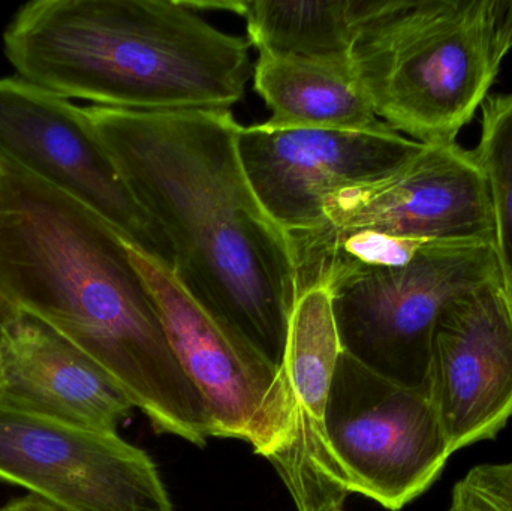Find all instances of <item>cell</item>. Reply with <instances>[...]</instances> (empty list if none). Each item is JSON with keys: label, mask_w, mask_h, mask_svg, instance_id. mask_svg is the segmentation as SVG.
I'll use <instances>...</instances> for the list:
<instances>
[{"label": "cell", "mask_w": 512, "mask_h": 511, "mask_svg": "<svg viewBox=\"0 0 512 511\" xmlns=\"http://www.w3.org/2000/svg\"><path fill=\"white\" fill-rule=\"evenodd\" d=\"M195 9H225L246 21L251 44L270 56H349L369 0L312 2H189Z\"/></svg>", "instance_id": "2e32d148"}, {"label": "cell", "mask_w": 512, "mask_h": 511, "mask_svg": "<svg viewBox=\"0 0 512 511\" xmlns=\"http://www.w3.org/2000/svg\"><path fill=\"white\" fill-rule=\"evenodd\" d=\"M84 110L170 242L176 281L280 371L295 305L291 249L249 183L231 110Z\"/></svg>", "instance_id": "6da1fadb"}, {"label": "cell", "mask_w": 512, "mask_h": 511, "mask_svg": "<svg viewBox=\"0 0 512 511\" xmlns=\"http://www.w3.org/2000/svg\"><path fill=\"white\" fill-rule=\"evenodd\" d=\"M504 5L369 0L349 51L376 116L423 144L456 141L508 53Z\"/></svg>", "instance_id": "277c9868"}, {"label": "cell", "mask_w": 512, "mask_h": 511, "mask_svg": "<svg viewBox=\"0 0 512 511\" xmlns=\"http://www.w3.org/2000/svg\"><path fill=\"white\" fill-rule=\"evenodd\" d=\"M340 511H342V510H340Z\"/></svg>", "instance_id": "44dd1931"}, {"label": "cell", "mask_w": 512, "mask_h": 511, "mask_svg": "<svg viewBox=\"0 0 512 511\" xmlns=\"http://www.w3.org/2000/svg\"><path fill=\"white\" fill-rule=\"evenodd\" d=\"M3 341H5V320L0 317V362H2Z\"/></svg>", "instance_id": "ffe728a7"}, {"label": "cell", "mask_w": 512, "mask_h": 511, "mask_svg": "<svg viewBox=\"0 0 512 511\" xmlns=\"http://www.w3.org/2000/svg\"><path fill=\"white\" fill-rule=\"evenodd\" d=\"M427 393L451 452L493 440L512 417V303L502 279L453 300L430 347Z\"/></svg>", "instance_id": "7c38bea8"}, {"label": "cell", "mask_w": 512, "mask_h": 511, "mask_svg": "<svg viewBox=\"0 0 512 511\" xmlns=\"http://www.w3.org/2000/svg\"><path fill=\"white\" fill-rule=\"evenodd\" d=\"M128 251L155 299L183 371L206 402L212 437L246 441L276 470L289 428L280 371L189 296L167 267L134 246L128 245Z\"/></svg>", "instance_id": "ba28073f"}, {"label": "cell", "mask_w": 512, "mask_h": 511, "mask_svg": "<svg viewBox=\"0 0 512 511\" xmlns=\"http://www.w3.org/2000/svg\"><path fill=\"white\" fill-rule=\"evenodd\" d=\"M254 87L271 110L268 129L387 128L352 71L349 56L300 57L259 54Z\"/></svg>", "instance_id": "9a60e30c"}, {"label": "cell", "mask_w": 512, "mask_h": 511, "mask_svg": "<svg viewBox=\"0 0 512 511\" xmlns=\"http://www.w3.org/2000/svg\"><path fill=\"white\" fill-rule=\"evenodd\" d=\"M495 279H502L498 255L483 243H427L402 266L349 276L330 290L340 350L393 383L427 392L439 315Z\"/></svg>", "instance_id": "5b68a950"}, {"label": "cell", "mask_w": 512, "mask_h": 511, "mask_svg": "<svg viewBox=\"0 0 512 511\" xmlns=\"http://www.w3.org/2000/svg\"><path fill=\"white\" fill-rule=\"evenodd\" d=\"M0 511H62L57 507L51 506L47 501L41 500V498L35 497V495H27L24 498H18V500L9 501L8 504L0 509Z\"/></svg>", "instance_id": "d6986e66"}, {"label": "cell", "mask_w": 512, "mask_h": 511, "mask_svg": "<svg viewBox=\"0 0 512 511\" xmlns=\"http://www.w3.org/2000/svg\"><path fill=\"white\" fill-rule=\"evenodd\" d=\"M237 144L259 203L285 233L315 227L328 198L394 173L426 146L391 126L381 131L242 126Z\"/></svg>", "instance_id": "8fae6325"}, {"label": "cell", "mask_w": 512, "mask_h": 511, "mask_svg": "<svg viewBox=\"0 0 512 511\" xmlns=\"http://www.w3.org/2000/svg\"><path fill=\"white\" fill-rule=\"evenodd\" d=\"M249 47L182 0H36L3 33L23 80L119 110H231L251 80Z\"/></svg>", "instance_id": "3957f363"}, {"label": "cell", "mask_w": 512, "mask_h": 511, "mask_svg": "<svg viewBox=\"0 0 512 511\" xmlns=\"http://www.w3.org/2000/svg\"><path fill=\"white\" fill-rule=\"evenodd\" d=\"M340 353L330 291H307L292 309L280 368L289 428L276 473L298 511H340L351 494L325 434L328 392Z\"/></svg>", "instance_id": "4fadbf2b"}, {"label": "cell", "mask_w": 512, "mask_h": 511, "mask_svg": "<svg viewBox=\"0 0 512 511\" xmlns=\"http://www.w3.org/2000/svg\"><path fill=\"white\" fill-rule=\"evenodd\" d=\"M38 318L89 354L159 434L195 446L212 420L128 243L95 213L0 164V317Z\"/></svg>", "instance_id": "7a4b0ae2"}, {"label": "cell", "mask_w": 512, "mask_h": 511, "mask_svg": "<svg viewBox=\"0 0 512 511\" xmlns=\"http://www.w3.org/2000/svg\"><path fill=\"white\" fill-rule=\"evenodd\" d=\"M315 236L372 233L418 243L495 246L489 185L474 150L454 141L426 144L382 179L328 198Z\"/></svg>", "instance_id": "30bf717a"}, {"label": "cell", "mask_w": 512, "mask_h": 511, "mask_svg": "<svg viewBox=\"0 0 512 511\" xmlns=\"http://www.w3.org/2000/svg\"><path fill=\"white\" fill-rule=\"evenodd\" d=\"M325 434L351 494L391 511L424 494L453 455L429 393L393 383L343 351L331 377Z\"/></svg>", "instance_id": "8992f818"}, {"label": "cell", "mask_w": 512, "mask_h": 511, "mask_svg": "<svg viewBox=\"0 0 512 511\" xmlns=\"http://www.w3.org/2000/svg\"><path fill=\"white\" fill-rule=\"evenodd\" d=\"M481 108V140L474 152L489 185L495 251L512 303V93L487 98Z\"/></svg>", "instance_id": "e0dca14e"}, {"label": "cell", "mask_w": 512, "mask_h": 511, "mask_svg": "<svg viewBox=\"0 0 512 511\" xmlns=\"http://www.w3.org/2000/svg\"><path fill=\"white\" fill-rule=\"evenodd\" d=\"M448 511H512V462L472 468L454 485Z\"/></svg>", "instance_id": "ac0fdd59"}, {"label": "cell", "mask_w": 512, "mask_h": 511, "mask_svg": "<svg viewBox=\"0 0 512 511\" xmlns=\"http://www.w3.org/2000/svg\"><path fill=\"white\" fill-rule=\"evenodd\" d=\"M0 482L62 511H174L155 462L119 435L5 407Z\"/></svg>", "instance_id": "9c48e42d"}, {"label": "cell", "mask_w": 512, "mask_h": 511, "mask_svg": "<svg viewBox=\"0 0 512 511\" xmlns=\"http://www.w3.org/2000/svg\"><path fill=\"white\" fill-rule=\"evenodd\" d=\"M3 320L0 407L117 434L135 405L110 372L38 318Z\"/></svg>", "instance_id": "5bb4252c"}, {"label": "cell", "mask_w": 512, "mask_h": 511, "mask_svg": "<svg viewBox=\"0 0 512 511\" xmlns=\"http://www.w3.org/2000/svg\"><path fill=\"white\" fill-rule=\"evenodd\" d=\"M0 164L104 219L128 245L173 269V249L123 180L84 107L20 77L0 78Z\"/></svg>", "instance_id": "52a82bcc"}]
</instances>
